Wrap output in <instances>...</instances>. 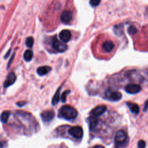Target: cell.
Wrapping results in <instances>:
<instances>
[{
	"label": "cell",
	"instance_id": "16",
	"mask_svg": "<svg viewBox=\"0 0 148 148\" xmlns=\"http://www.w3.org/2000/svg\"><path fill=\"white\" fill-rule=\"evenodd\" d=\"M60 90H61V87H59L57 90L56 91V93L54 94L53 98H52V101H51V103L53 105H57L60 100Z\"/></svg>",
	"mask_w": 148,
	"mask_h": 148
},
{
	"label": "cell",
	"instance_id": "15",
	"mask_svg": "<svg viewBox=\"0 0 148 148\" xmlns=\"http://www.w3.org/2000/svg\"><path fill=\"white\" fill-rule=\"evenodd\" d=\"M127 105L128 106V108H130V109L132 113H133L135 114H138L139 113L140 109H139V106L136 103L128 102L127 103Z\"/></svg>",
	"mask_w": 148,
	"mask_h": 148
},
{
	"label": "cell",
	"instance_id": "24",
	"mask_svg": "<svg viewBox=\"0 0 148 148\" xmlns=\"http://www.w3.org/2000/svg\"><path fill=\"white\" fill-rule=\"evenodd\" d=\"M26 103H27V102L25 101H19L16 103V105L20 107H21V106H23L24 105H25Z\"/></svg>",
	"mask_w": 148,
	"mask_h": 148
},
{
	"label": "cell",
	"instance_id": "7",
	"mask_svg": "<svg viewBox=\"0 0 148 148\" xmlns=\"http://www.w3.org/2000/svg\"><path fill=\"white\" fill-rule=\"evenodd\" d=\"M106 96L107 98L112 101H117L121 99L122 97L121 93L119 91H107L106 92Z\"/></svg>",
	"mask_w": 148,
	"mask_h": 148
},
{
	"label": "cell",
	"instance_id": "21",
	"mask_svg": "<svg viewBox=\"0 0 148 148\" xmlns=\"http://www.w3.org/2000/svg\"><path fill=\"white\" fill-rule=\"evenodd\" d=\"M128 32H129L130 34H131V35H134V34H135L138 32V30H137L135 26L131 25V26H130V27L128 28Z\"/></svg>",
	"mask_w": 148,
	"mask_h": 148
},
{
	"label": "cell",
	"instance_id": "27",
	"mask_svg": "<svg viewBox=\"0 0 148 148\" xmlns=\"http://www.w3.org/2000/svg\"><path fill=\"white\" fill-rule=\"evenodd\" d=\"M10 51H11V50H9L7 52V53L6 54V55L4 56V58H7L9 57V54H10Z\"/></svg>",
	"mask_w": 148,
	"mask_h": 148
},
{
	"label": "cell",
	"instance_id": "2",
	"mask_svg": "<svg viewBox=\"0 0 148 148\" xmlns=\"http://www.w3.org/2000/svg\"><path fill=\"white\" fill-rule=\"evenodd\" d=\"M68 134L75 138H81L83 135V130L80 126H75L68 130Z\"/></svg>",
	"mask_w": 148,
	"mask_h": 148
},
{
	"label": "cell",
	"instance_id": "6",
	"mask_svg": "<svg viewBox=\"0 0 148 148\" xmlns=\"http://www.w3.org/2000/svg\"><path fill=\"white\" fill-rule=\"evenodd\" d=\"M55 115V113L52 110H45L40 114L42 120L45 122H49L52 120Z\"/></svg>",
	"mask_w": 148,
	"mask_h": 148
},
{
	"label": "cell",
	"instance_id": "1",
	"mask_svg": "<svg viewBox=\"0 0 148 148\" xmlns=\"http://www.w3.org/2000/svg\"><path fill=\"white\" fill-rule=\"evenodd\" d=\"M60 114L66 120H71L76 117L77 112L75 108L70 105H64L60 109Z\"/></svg>",
	"mask_w": 148,
	"mask_h": 148
},
{
	"label": "cell",
	"instance_id": "4",
	"mask_svg": "<svg viewBox=\"0 0 148 148\" xmlns=\"http://www.w3.org/2000/svg\"><path fill=\"white\" fill-rule=\"evenodd\" d=\"M125 90L128 94H135L140 91L141 87L136 84H128L125 86Z\"/></svg>",
	"mask_w": 148,
	"mask_h": 148
},
{
	"label": "cell",
	"instance_id": "22",
	"mask_svg": "<svg viewBox=\"0 0 148 148\" xmlns=\"http://www.w3.org/2000/svg\"><path fill=\"white\" fill-rule=\"evenodd\" d=\"M101 0H90V4L92 7H96L100 3Z\"/></svg>",
	"mask_w": 148,
	"mask_h": 148
},
{
	"label": "cell",
	"instance_id": "9",
	"mask_svg": "<svg viewBox=\"0 0 148 148\" xmlns=\"http://www.w3.org/2000/svg\"><path fill=\"white\" fill-rule=\"evenodd\" d=\"M16 76L15 75V73L14 72H10L9 73L5 82H4V83H3V86L5 88H7L8 87H9L10 86L12 85L16 81Z\"/></svg>",
	"mask_w": 148,
	"mask_h": 148
},
{
	"label": "cell",
	"instance_id": "26",
	"mask_svg": "<svg viewBox=\"0 0 148 148\" xmlns=\"http://www.w3.org/2000/svg\"><path fill=\"white\" fill-rule=\"evenodd\" d=\"M14 57V54H13V56H12V57H11V58H10V61H9V62H8V68H9V66H10V64H11V62H12V61H13V57Z\"/></svg>",
	"mask_w": 148,
	"mask_h": 148
},
{
	"label": "cell",
	"instance_id": "28",
	"mask_svg": "<svg viewBox=\"0 0 148 148\" xmlns=\"http://www.w3.org/2000/svg\"><path fill=\"white\" fill-rule=\"evenodd\" d=\"M92 148H105V147L102 145H96L94 146Z\"/></svg>",
	"mask_w": 148,
	"mask_h": 148
},
{
	"label": "cell",
	"instance_id": "13",
	"mask_svg": "<svg viewBox=\"0 0 148 148\" xmlns=\"http://www.w3.org/2000/svg\"><path fill=\"white\" fill-rule=\"evenodd\" d=\"M88 123H89V128L90 130H93L98 124V119L97 116H92L88 118Z\"/></svg>",
	"mask_w": 148,
	"mask_h": 148
},
{
	"label": "cell",
	"instance_id": "12",
	"mask_svg": "<svg viewBox=\"0 0 148 148\" xmlns=\"http://www.w3.org/2000/svg\"><path fill=\"white\" fill-rule=\"evenodd\" d=\"M102 47L105 52L109 53L114 49V45L112 41L106 40L103 43Z\"/></svg>",
	"mask_w": 148,
	"mask_h": 148
},
{
	"label": "cell",
	"instance_id": "3",
	"mask_svg": "<svg viewBox=\"0 0 148 148\" xmlns=\"http://www.w3.org/2000/svg\"><path fill=\"white\" fill-rule=\"evenodd\" d=\"M52 45H53V48L56 50H57L58 52H61V53L64 52L65 51H66L67 49V47H68L66 44L59 41L57 39H54V40L53 41Z\"/></svg>",
	"mask_w": 148,
	"mask_h": 148
},
{
	"label": "cell",
	"instance_id": "25",
	"mask_svg": "<svg viewBox=\"0 0 148 148\" xmlns=\"http://www.w3.org/2000/svg\"><path fill=\"white\" fill-rule=\"evenodd\" d=\"M148 109V99L145 102V105H144V108H143V110L146 111Z\"/></svg>",
	"mask_w": 148,
	"mask_h": 148
},
{
	"label": "cell",
	"instance_id": "29",
	"mask_svg": "<svg viewBox=\"0 0 148 148\" xmlns=\"http://www.w3.org/2000/svg\"><path fill=\"white\" fill-rule=\"evenodd\" d=\"M3 143L1 142H0V148H3Z\"/></svg>",
	"mask_w": 148,
	"mask_h": 148
},
{
	"label": "cell",
	"instance_id": "17",
	"mask_svg": "<svg viewBox=\"0 0 148 148\" xmlns=\"http://www.w3.org/2000/svg\"><path fill=\"white\" fill-rule=\"evenodd\" d=\"M10 112L9 111H4L2 113L1 115V117H0V120L1 121L2 123H6L9 117V116H10Z\"/></svg>",
	"mask_w": 148,
	"mask_h": 148
},
{
	"label": "cell",
	"instance_id": "10",
	"mask_svg": "<svg viewBox=\"0 0 148 148\" xmlns=\"http://www.w3.org/2000/svg\"><path fill=\"white\" fill-rule=\"evenodd\" d=\"M107 108L105 105H99L94 108L91 112V114L94 116H99L102 114L106 110Z\"/></svg>",
	"mask_w": 148,
	"mask_h": 148
},
{
	"label": "cell",
	"instance_id": "5",
	"mask_svg": "<svg viewBox=\"0 0 148 148\" xmlns=\"http://www.w3.org/2000/svg\"><path fill=\"white\" fill-rule=\"evenodd\" d=\"M73 14L71 10H66L62 12L60 16V18L63 23H69L72 19Z\"/></svg>",
	"mask_w": 148,
	"mask_h": 148
},
{
	"label": "cell",
	"instance_id": "11",
	"mask_svg": "<svg viewBox=\"0 0 148 148\" xmlns=\"http://www.w3.org/2000/svg\"><path fill=\"white\" fill-rule=\"evenodd\" d=\"M71 32L68 29H64L61 31L59 34L60 39L64 42H68L71 39Z\"/></svg>",
	"mask_w": 148,
	"mask_h": 148
},
{
	"label": "cell",
	"instance_id": "18",
	"mask_svg": "<svg viewBox=\"0 0 148 148\" xmlns=\"http://www.w3.org/2000/svg\"><path fill=\"white\" fill-rule=\"evenodd\" d=\"M33 57L32 51L30 50H27L25 51L23 55V58L25 61H30Z\"/></svg>",
	"mask_w": 148,
	"mask_h": 148
},
{
	"label": "cell",
	"instance_id": "19",
	"mask_svg": "<svg viewBox=\"0 0 148 148\" xmlns=\"http://www.w3.org/2000/svg\"><path fill=\"white\" fill-rule=\"evenodd\" d=\"M34 40L32 36L28 37L25 40V45L28 47L31 48L34 45Z\"/></svg>",
	"mask_w": 148,
	"mask_h": 148
},
{
	"label": "cell",
	"instance_id": "20",
	"mask_svg": "<svg viewBox=\"0 0 148 148\" xmlns=\"http://www.w3.org/2000/svg\"><path fill=\"white\" fill-rule=\"evenodd\" d=\"M70 90H66L65 91H64L61 95V100L62 102H66V96L68 94H69L70 93Z\"/></svg>",
	"mask_w": 148,
	"mask_h": 148
},
{
	"label": "cell",
	"instance_id": "14",
	"mask_svg": "<svg viewBox=\"0 0 148 148\" xmlns=\"http://www.w3.org/2000/svg\"><path fill=\"white\" fill-rule=\"evenodd\" d=\"M51 69V68L49 66H42L37 69V73L39 76H43L48 73Z\"/></svg>",
	"mask_w": 148,
	"mask_h": 148
},
{
	"label": "cell",
	"instance_id": "8",
	"mask_svg": "<svg viewBox=\"0 0 148 148\" xmlns=\"http://www.w3.org/2000/svg\"><path fill=\"white\" fill-rule=\"evenodd\" d=\"M127 139V134L123 130L118 131L115 135L114 140L116 143L121 144L124 143Z\"/></svg>",
	"mask_w": 148,
	"mask_h": 148
},
{
	"label": "cell",
	"instance_id": "23",
	"mask_svg": "<svg viewBox=\"0 0 148 148\" xmlns=\"http://www.w3.org/2000/svg\"><path fill=\"white\" fill-rule=\"evenodd\" d=\"M146 143L143 140H140L138 143V148H145Z\"/></svg>",
	"mask_w": 148,
	"mask_h": 148
}]
</instances>
